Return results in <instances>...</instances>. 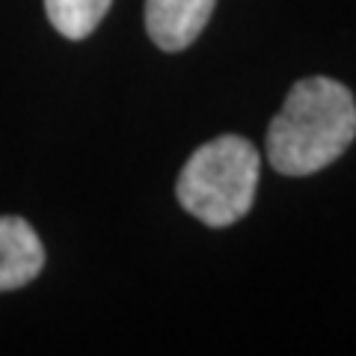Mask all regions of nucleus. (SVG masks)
Masks as SVG:
<instances>
[{"label":"nucleus","mask_w":356,"mask_h":356,"mask_svg":"<svg viewBox=\"0 0 356 356\" xmlns=\"http://www.w3.org/2000/svg\"><path fill=\"white\" fill-rule=\"evenodd\" d=\"M356 137V102L330 77L291 86L267 131V161L282 175H312L339 161Z\"/></svg>","instance_id":"obj_1"},{"label":"nucleus","mask_w":356,"mask_h":356,"mask_svg":"<svg viewBox=\"0 0 356 356\" xmlns=\"http://www.w3.org/2000/svg\"><path fill=\"white\" fill-rule=\"evenodd\" d=\"M261 158L250 140L222 134L199 146L175 181L178 202L211 229H226L250 214Z\"/></svg>","instance_id":"obj_2"},{"label":"nucleus","mask_w":356,"mask_h":356,"mask_svg":"<svg viewBox=\"0 0 356 356\" xmlns=\"http://www.w3.org/2000/svg\"><path fill=\"white\" fill-rule=\"evenodd\" d=\"M217 0H146V30L163 51H184L202 36Z\"/></svg>","instance_id":"obj_3"},{"label":"nucleus","mask_w":356,"mask_h":356,"mask_svg":"<svg viewBox=\"0 0 356 356\" xmlns=\"http://www.w3.org/2000/svg\"><path fill=\"white\" fill-rule=\"evenodd\" d=\"M44 264V250L33 226L21 217H0V291L33 282Z\"/></svg>","instance_id":"obj_4"},{"label":"nucleus","mask_w":356,"mask_h":356,"mask_svg":"<svg viewBox=\"0 0 356 356\" xmlns=\"http://www.w3.org/2000/svg\"><path fill=\"white\" fill-rule=\"evenodd\" d=\"M110 3L113 0H44V13L60 36L81 42L104 21Z\"/></svg>","instance_id":"obj_5"}]
</instances>
